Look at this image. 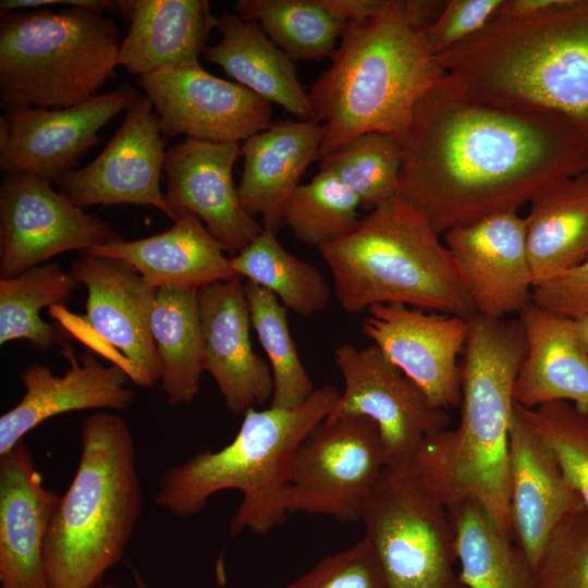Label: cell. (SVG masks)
<instances>
[{
    "label": "cell",
    "mask_w": 588,
    "mask_h": 588,
    "mask_svg": "<svg viewBox=\"0 0 588 588\" xmlns=\"http://www.w3.org/2000/svg\"><path fill=\"white\" fill-rule=\"evenodd\" d=\"M59 497L24 441L0 455V588H50L45 542Z\"/></svg>",
    "instance_id": "obj_23"
},
{
    "label": "cell",
    "mask_w": 588,
    "mask_h": 588,
    "mask_svg": "<svg viewBox=\"0 0 588 588\" xmlns=\"http://www.w3.org/2000/svg\"><path fill=\"white\" fill-rule=\"evenodd\" d=\"M240 156V143L186 138L167 150L163 169L171 211L195 215L232 256L264 230L243 208L233 182Z\"/></svg>",
    "instance_id": "obj_19"
},
{
    "label": "cell",
    "mask_w": 588,
    "mask_h": 588,
    "mask_svg": "<svg viewBox=\"0 0 588 588\" xmlns=\"http://www.w3.org/2000/svg\"><path fill=\"white\" fill-rule=\"evenodd\" d=\"M131 574L134 580L135 588H148L142 574L135 568V566H130Z\"/></svg>",
    "instance_id": "obj_48"
},
{
    "label": "cell",
    "mask_w": 588,
    "mask_h": 588,
    "mask_svg": "<svg viewBox=\"0 0 588 588\" xmlns=\"http://www.w3.org/2000/svg\"><path fill=\"white\" fill-rule=\"evenodd\" d=\"M450 507L460 576L468 588H536L525 554L477 501L461 499Z\"/></svg>",
    "instance_id": "obj_31"
},
{
    "label": "cell",
    "mask_w": 588,
    "mask_h": 588,
    "mask_svg": "<svg viewBox=\"0 0 588 588\" xmlns=\"http://www.w3.org/2000/svg\"><path fill=\"white\" fill-rule=\"evenodd\" d=\"M402 150L397 195L438 235L517 212L544 184L588 171L569 119L478 101L448 74L416 103Z\"/></svg>",
    "instance_id": "obj_1"
},
{
    "label": "cell",
    "mask_w": 588,
    "mask_h": 588,
    "mask_svg": "<svg viewBox=\"0 0 588 588\" xmlns=\"http://www.w3.org/2000/svg\"><path fill=\"white\" fill-rule=\"evenodd\" d=\"M344 389L324 420L366 417L378 428L388 462L413 457L448 429L446 411L434 408L421 389L375 344H343L334 352Z\"/></svg>",
    "instance_id": "obj_11"
},
{
    "label": "cell",
    "mask_w": 588,
    "mask_h": 588,
    "mask_svg": "<svg viewBox=\"0 0 588 588\" xmlns=\"http://www.w3.org/2000/svg\"><path fill=\"white\" fill-rule=\"evenodd\" d=\"M360 522L389 588H468L450 502L415 456L387 463Z\"/></svg>",
    "instance_id": "obj_9"
},
{
    "label": "cell",
    "mask_w": 588,
    "mask_h": 588,
    "mask_svg": "<svg viewBox=\"0 0 588 588\" xmlns=\"http://www.w3.org/2000/svg\"><path fill=\"white\" fill-rule=\"evenodd\" d=\"M402 145L383 133H366L322 157L320 170L336 175L370 211L397 195Z\"/></svg>",
    "instance_id": "obj_37"
},
{
    "label": "cell",
    "mask_w": 588,
    "mask_h": 588,
    "mask_svg": "<svg viewBox=\"0 0 588 588\" xmlns=\"http://www.w3.org/2000/svg\"><path fill=\"white\" fill-rule=\"evenodd\" d=\"M252 327L264 348L273 380L271 407L296 408L315 391L292 338L287 308L270 291L246 281Z\"/></svg>",
    "instance_id": "obj_35"
},
{
    "label": "cell",
    "mask_w": 588,
    "mask_h": 588,
    "mask_svg": "<svg viewBox=\"0 0 588 588\" xmlns=\"http://www.w3.org/2000/svg\"><path fill=\"white\" fill-rule=\"evenodd\" d=\"M136 450L126 421L98 412L81 428V454L45 542L50 588H97L123 558L142 514Z\"/></svg>",
    "instance_id": "obj_6"
},
{
    "label": "cell",
    "mask_w": 588,
    "mask_h": 588,
    "mask_svg": "<svg viewBox=\"0 0 588 588\" xmlns=\"http://www.w3.org/2000/svg\"><path fill=\"white\" fill-rule=\"evenodd\" d=\"M584 509L552 450L515 407L510 429L511 532L534 573L556 528Z\"/></svg>",
    "instance_id": "obj_21"
},
{
    "label": "cell",
    "mask_w": 588,
    "mask_h": 588,
    "mask_svg": "<svg viewBox=\"0 0 588 588\" xmlns=\"http://www.w3.org/2000/svg\"><path fill=\"white\" fill-rule=\"evenodd\" d=\"M319 2L330 14L347 24L376 15L385 0H319Z\"/></svg>",
    "instance_id": "obj_43"
},
{
    "label": "cell",
    "mask_w": 588,
    "mask_h": 588,
    "mask_svg": "<svg viewBox=\"0 0 588 588\" xmlns=\"http://www.w3.org/2000/svg\"><path fill=\"white\" fill-rule=\"evenodd\" d=\"M204 339V370L218 385L228 409L244 414L271 401L268 363L252 346L250 316L242 278L198 290Z\"/></svg>",
    "instance_id": "obj_20"
},
{
    "label": "cell",
    "mask_w": 588,
    "mask_h": 588,
    "mask_svg": "<svg viewBox=\"0 0 588 588\" xmlns=\"http://www.w3.org/2000/svg\"><path fill=\"white\" fill-rule=\"evenodd\" d=\"M525 354L518 319L468 318L460 425L433 436L415 454L449 502L477 501L511 540L510 429L515 379Z\"/></svg>",
    "instance_id": "obj_3"
},
{
    "label": "cell",
    "mask_w": 588,
    "mask_h": 588,
    "mask_svg": "<svg viewBox=\"0 0 588 588\" xmlns=\"http://www.w3.org/2000/svg\"><path fill=\"white\" fill-rule=\"evenodd\" d=\"M86 252L128 264L157 290H199L238 277L224 246L188 211L179 213L173 225L159 234L132 241L117 235Z\"/></svg>",
    "instance_id": "obj_24"
},
{
    "label": "cell",
    "mask_w": 588,
    "mask_h": 588,
    "mask_svg": "<svg viewBox=\"0 0 588 588\" xmlns=\"http://www.w3.org/2000/svg\"><path fill=\"white\" fill-rule=\"evenodd\" d=\"M87 290L85 321L139 387L159 381L160 367L150 331L157 289L128 264L82 252L71 271Z\"/></svg>",
    "instance_id": "obj_16"
},
{
    "label": "cell",
    "mask_w": 588,
    "mask_h": 588,
    "mask_svg": "<svg viewBox=\"0 0 588 588\" xmlns=\"http://www.w3.org/2000/svg\"><path fill=\"white\" fill-rule=\"evenodd\" d=\"M234 11L256 22L292 60L331 58L346 26L319 0H238Z\"/></svg>",
    "instance_id": "obj_34"
},
{
    "label": "cell",
    "mask_w": 588,
    "mask_h": 588,
    "mask_svg": "<svg viewBox=\"0 0 588 588\" xmlns=\"http://www.w3.org/2000/svg\"><path fill=\"white\" fill-rule=\"evenodd\" d=\"M515 407L552 450L588 514V406L565 401Z\"/></svg>",
    "instance_id": "obj_38"
},
{
    "label": "cell",
    "mask_w": 588,
    "mask_h": 588,
    "mask_svg": "<svg viewBox=\"0 0 588 588\" xmlns=\"http://www.w3.org/2000/svg\"><path fill=\"white\" fill-rule=\"evenodd\" d=\"M436 58L471 98L562 114L588 140V0H564L532 17H494Z\"/></svg>",
    "instance_id": "obj_2"
},
{
    "label": "cell",
    "mask_w": 588,
    "mask_h": 588,
    "mask_svg": "<svg viewBox=\"0 0 588 588\" xmlns=\"http://www.w3.org/2000/svg\"><path fill=\"white\" fill-rule=\"evenodd\" d=\"M503 0H448L426 33L431 52L438 56L470 38L497 15Z\"/></svg>",
    "instance_id": "obj_41"
},
{
    "label": "cell",
    "mask_w": 588,
    "mask_h": 588,
    "mask_svg": "<svg viewBox=\"0 0 588 588\" xmlns=\"http://www.w3.org/2000/svg\"><path fill=\"white\" fill-rule=\"evenodd\" d=\"M230 262L238 277L270 291L284 307L298 315L317 314L330 302L331 287L322 273L287 252L270 230L264 229Z\"/></svg>",
    "instance_id": "obj_32"
},
{
    "label": "cell",
    "mask_w": 588,
    "mask_h": 588,
    "mask_svg": "<svg viewBox=\"0 0 588 588\" xmlns=\"http://www.w3.org/2000/svg\"><path fill=\"white\" fill-rule=\"evenodd\" d=\"M564 0H503L495 17L526 19L546 13Z\"/></svg>",
    "instance_id": "obj_45"
},
{
    "label": "cell",
    "mask_w": 588,
    "mask_h": 588,
    "mask_svg": "<svg viewBox=\"0 0 588 588\" xmlns=\"http://www.w3.org/2000/svg\"><path fill=\"white\" fill-rule=\"evenodd\" d=\"M443 238L476 314L504 318L531 303L525 218L497 213L451 229Z\"/></svg>",
    "instance_id": "obj_18"
},
{
    "label": "cell",
    "mask_w": 588,
    "mask_h": 588,
    "mask_svg": "<svg viewBox=\"0 0 588 588\" xmlns=\"http://www.w3.org/2000/svg\"><path fill=\"white\" fill-rule=\"evenodd\" d=\"M142 95L130 84L60 109L27 108L0 117V169L57 183L96 146L99 131Z\"/></svg>",
    "instance_id": "obj_14"
},
{
    "label": "cell",
    "mask_w": 588,
    "mask_h": 588,
    "mask_svg": "<svg viewBox=\"0 0 588 588\" xmlns=\"http://www.w3.org/2000/svg\"><path fill=\"white\" fill-rule=\"evenodd\" d=\"M578 340L588 356V315L574 320Z\"/></svg>",
    "instance_id": "obj_47"
},
{
    "label": "cell",
    "mask_w": 588,
    "mask_h": 588,
    "mask_svg": "<svg viewBox=\"0 0 588 588\" xmlns=\"http://www.w3.org/2000/svg\"><path fill=\"white\" fill-rule=\"evenodd\" d=\"M54 4L79 7L100 13L118 11L117 0H1L0 10L1 12L30 10Z\"/></svg>",
    "instance_id": "obj_44"
},
{
    "label": "cell",
    "mask_w": 588,
    "mask_h": 588,
    "mask_svg": "<svg viewBox=\"0 0 588 588\" xmlns=\"http://www.w3.org/2000/svg\"><path fill=\"white\" fill-rule=\"evenodd\" d=\"M97 588H119V587L112 584H108V585H100Z\"/></svg>",
    "instance_id": "obj_49"
},
{
    "label": "cell",
    "mask_w": 588,
    "mask_h": 588,
    "mask_svg": "<svg viewBox=\"0 0 588 588\" xmlns=\"http://www.w3.org/2000/svg\"><path fill=\"white\" fill-rule=\"evenodd\" d=\"M150 331L159 360V382L168 404L189 403L199 391L205 371L198 290L158 289Z\"/></svg>",
    "instance_id": "obj_30"
},
{
    "label": "cell",
    "mask_w": 588,
    "mask_h": 588,
    "mask_svg": "<svg viewBox=\"0 0 588 588\" xmlns=\"http://www.w3.org/2000/svg\"><path fill=\"white\" fill-rule=\"evenodd\" d=\"M531 303L569 319L588 315V256L577 266L534 287Z\"/></svg>",
    "instance_id": "obj_42"
},
{
    "label": "cell",
    "mask_w": 588,
    "mask_h": 588,
    "mask_svg": "<svg viewBox=\"0 0 588 588\" xmlns=\"http://www.w3.org/2000/svg\"><path fill=\"white\" fill-rule=\"evenodd\" d=\"M76 280L57 264L33 267L21 274L0 279V344L26 340L34 348L48 350L59 342L56 328L42 320L45 307L69 301Z\"/></svg>",
    "instance_id": "obj_33"
},
{
    "label": "cell",
    "mask_w": 588,
    "mask_h": 588,
    "mask_svg": "<svg viewBox=\"0 0 588 588\" xmlns=\"http://www.w3.org/2000/svg\"><path fill=\"white\" fill-rule=\"evenodd\" d=\"M216 28L221 39L207 46L204 56L236 83L270 103H277L301 121H315L308 93L297 78L293 60L278 48L254 21L223 13Z\"/></svg>",
    "instance_id": "obj_28"
},
{
    "label": "cell",
    "mask_w": 588,
    "mask_h": 588,
    "mask_svg": "<svg viewBox=\"0 0 588 588\" xmlns=\"http://www.w3.org/2000/svg\"><path fill=\"white\" fill-rule=\"evenodd\" d=\"M339 396L336 388L326 384L296 408H249L229 444L198 452L161 475L156 504L176 517H189L219 491L235 489L243 499L230 522V535L268 532L289 514L285 491L296 450Z\"/></svg>",
    "instance_id": "obj_5"
},
{
    "label": "cell",
    "mask_w": 588,
    "mask_h": 588,
    "mask_svg": "<svg viewBox=\"0 0 588 588\" xmlns=\"http://www.w3.org/2000/svg\"><path fill=\"white\" fill-rule=\"evenodd\" d=\"M357 196L333 173L320 170L298 185L282 208V225L301 242L320 248L357 225Z\"/></svg>",
    "instance_id": "obj_36"
},
{
    "label": "cell",
    "mask_w": 588,
    "mask_h": 588,
    "mask_svg": "<svg viewBox=\"0 0 588 588\" xmlns=\"http://www.w3.org/2000/svg\"><path fill=\"white\" fill-rule=\"evenodd\" d=\"M322 135L319 121H298L278 123L244 140L237 194L250 216H261L264 229L277 233L282 226V208L319 154Z\"/></svg>",
    "instance_id": "obj_26"
},
{
    "label": "cell",
    "mask_w": 588,
    "mask_h": 588,
    "mask_svg": "<svg viewBox=\"0 0 588 588\" xmlns=\"http://www.w3.org/2000/svg\"><path fill=\"white\" fill-rule=\"evenodd\" d=\"M387 463L383 440L370 419L323 420L295 452L286 511L358 522Z\"/></svg>",
    "instance_id": "obj_10"
},
{
    "label": "cell",
    "mask_w": 588,
    "mask_h": 588,
    "mask_svg": "<svg viewBox=\"0 0 588 588\" xmlns=\"http://www.w3.org/2000/svg\"><path fill=\"white\" fill-rule=\"evenodd\" d=\"M363 333L425 393L437 409L461 403V365L468 319L403 304L375 305Z\"/></svg>",
    "instance_id": "obj_17"
},
{
    "label": "cell",
    "mask_w": 588,
    "mask_h": 588,
    "mask_svg": "<svg viewBox=\"0 0 588 588\" xmlns=\"http://www.w3.org/2000/svg\"><path fill=\"white\" fill-rule=\"evenodd\" d=\"M121 40L105 13L79 7L1 12L4 112L60 109L95 97L115 76Z\"/></svg>",
    "instance_id": "obj_8"
},
{
    "label": "cell",
    "mask_w": 588,
    "mask_h": 588,
    "mask_svg": "<svg viewBox=\"0 0 588 588\" xmlns=\"http://www.w3.org/2000/svg\"><path fill=\"white\" fill-rule=\"evenodd\" d=\"M164 137L240 143L270 126L271 103L199 63L167 66L138 76Z\"/></svg>",
    "instance_id": "obj_13"
},
{
    "label": "cell",
    "mask_w": 588,
    "mask_h": 588,
    "mask_svg": "<svg viewBox=\"0 0 588 588\" xmlns=\"http://www.w3.org/2000/svg\"><path fill=\"white\" fill-rule=\"evenodd\" d=\"M536 588H588V514L580 510L556 528L535 571Z\"/></svg>",
    "instance_id": "obj_39"
},
{
    "label": "cell",
    "mask_w": 588,
    "mask_h": 588,
    "mask_svg": "<svg viewBox=\"0 0 588 588\" xmlns=\"http://www.w3.org/2000/svg\"><path fill=\"white\" fill-rule=\"evenodd\" d=\"M63 352L71 366L63 376H54L40 364H32L21 372L25 393L0 417V455L54 416L84 409L122 411L133 404L135 393L127 387L131 379L120 366H103L88 352L78 362L68 345Z\"/></svg>",
    "instance_id": "obj_22"
},
{
    "label": "cell",
    "mask_w": 588,
    "mask_h": 588,
    "mask_svg": "<svg viewBox=\"0 0 588 588\" xmlns=\"http://www.w3.org/2000/svg\"><path fill=\"white\" fill-rule=\"evenodd\" d=\"M118 12L130 22L118 62L138 76L197 62L217 23L207 0H118Z\"/></svg>",
    "instance_id": "obj_27"
},
{
    "label": "cell",
    "mask_w": 588,
    "mask_h": 588,
    "mask_svg": "<svg viewBox=\"0 0 588 588\" xmlns=\"http://www.w3.org/2000/svg\"><path fill=\"white\" fill-rule=\"evenodd\" d=\"M529 204L526 243L537 286L588 256V171L544 184Z\"/></svg>",
    "instance_id": "obj_29"
},
{
    "label": "cell",
    "mask_w": 588,
    "mask_h": 588,
    "mask_svg": "<svg viewBox=\"0 0 588 588\" xmlns=\"http://www.w3.org/2000/svg\"><path fill=\"white\" fill-rule=\"evenodd\" d=\"M166 139L151 102L145 96L127 110L105 149L87 166L58 182L60 193L75 206L148 205L170 220L160 179L166 161Z\"/></svg>",
    "instance_id": "obj_15"
},
{
    "label": "cell",
    "mask_w": 588,
    "mask_h": 588,
    "mask_svg": "<svg viewBox=\"0 0 588 588\" xmlns=\"http://www.w3.org/2000/svg\"><path fill=\"white\" fill-rule=\"evenodd\" d=\"M427 219L399 195L318 248L343 310L403 304L458 316L476 314L453 258Z\"/></svg>",
    "instance_id": "obj_7"
},
{
    "label": "cell",
    "mask_w": 588,
    "mask_h": 588,
    "mask_svg": "<svg viewBox=\"0 0 588 588\" xmlns=\"http://www.w3.org/2000/svg\"><path fill=\"white\" fill-rule=\"evenodd\" d=\"M283 588H389L370 541L364 536L346 550L326 556Z\"/></svg>",
    "instance_id": "obj_40"
},
{
    "label": "cell",
    "mask_w": 588,
    "mask_h": 588,
    "mask_svg": "<svg viewBox=\"0 0 588 588\" xmlns=\"http://www.w3.org/2000/svg\"><path fill=\"white\" fill-rule=\"evenodd\" d=\"M444 4L445 1L407 0L405 12L411 25L426 34L441 14Z\"/></svg>",
    "instance_id": "obj_46"
},
{
    "label": "cell",
    "mask_w": 588,
    "mask_h": 588,
    "mask_svg": "<svg viewBox=\"0 0 588 588\" xmlns=\"http://www.w3.org/2000/svg\"><path fill=\"white\" fill-rule=\"evenodd\" d=\"M526 354L514 384L515 404L534 408L565 401L588 406V356L574 320L530 303L518 313Z\"/></svg>",
    "instance_id": "obj_25"
},
{
    "label": "cell",
    "mask_w": 588,
    "mask_h": 588,
    "mask_svg": "<svg viewBox=\"0 0 588 588\" xmlns=\"http://www.w3.org/2000/svg\"><path fill=\"white\" fill-rule=\"evenodd\" d=\"M331 65L308 93L323 126L326 157L366 133L403 145L418 100L444 76L426 34L414 28L405 1L385 0L373 16L348 22Z\"/></svg>",
    "instance_id": "obj_4"
},
{
    "label": "cell",
    "mask_w": 588,
    "mask_h": 588,
    "mask_svg": "<svg viewBox=\"0 0 588 588\" xmlns=\"http://www.w3.org/2000/svg\"><path fill=\"white\" fill-rule=\"evenodd\" d=\"M117 236L47 180L4 173L0 185V279L13 278L61 253L86 252Z\"/></svg>",
    "instance_id": "obj_12"
}]
</instances>
